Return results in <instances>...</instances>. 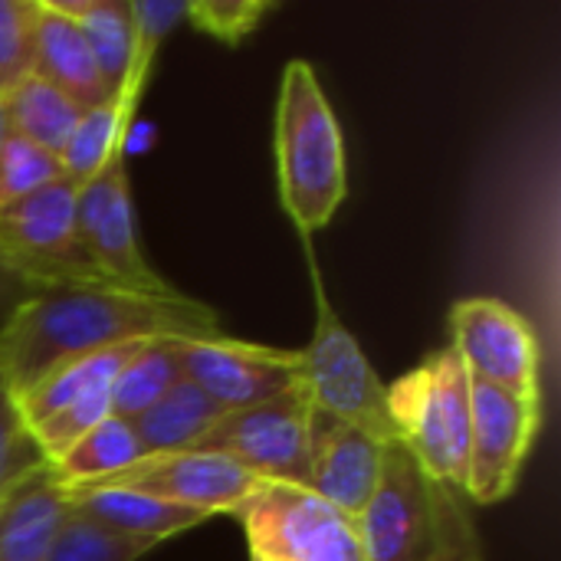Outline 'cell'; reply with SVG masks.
<instances>
[{
  "mask_svg": "<svg viewBox=\"0 0 561 561\" xmlns=\"http://www.w3.org/2000/svg\"><path fill=\"white\" fill-rule=\"evenodd\" d=\"M220 316L184 296H145L118 286L33 293L0 322V378L20 398L49 371L148 339H220Z\"/></svg>",
  "mask_w": 561,
  "mask_h": 561,
  "instance_id": "6da1fadb",
  "label": "cell"
},
{
  "mask_svg": "<svg viewBox=\"0 0 561 561\" xmlns=\"http://www.w3.org/2000/svg\"><path fill=\"white\" fill-rule=\"evenodd\" d=\"M355 523L365 561H483L460 493L437 483L401 440L388 444L381 483Z\"/></svg>",
  "mask_w": 561,
  "mask_h": 561,
  "instance_id": "7a4b0ae2",
  "label": "cell"
},
{
  "mask_svg": "<svg viewBox=\"0 0 561 561\" xmlns=\"http://www.w3.org/2000/svg\"><path fill=\"white\" fill-rule=\"evenodd\" d=\"M279 197L299 233L332 224L345 201V145L335 112L306 59H289L276 102Z\"/></svg>",
  "mask_w": 561,
  "mask_h": 561,
  "instance_id": "3957f363",
  "label": "cell"
},
{
  "mask_svg": "<svg viewBox=\"0 0 561 561\" xmlns=\"http://www.w3.org/2000/svg\"><path fill=\"white\" fill-rule=\"evenodd\" d=\"M398 440L414 460L454 493H463L470 444V375L454 348L421 362L388 388Z\"/></svg>",
  "mask_w": 561,
  "mask_h": 561,
  "instance_id": "277c9868",
  "label": "cell"
},
{
  "mask_svg": "<svg viewBox=\"0 0 561 561\" xmlns=\"http://www.w3.org/2000/svg\"><path fill=\"white\" fill-rule=\"evenodd\" d=\"M0 256L33 293L115 286L76 233V187L66 178L23 201L0 204Z\"/></svg>",
  "mask_w": 561,
  "mask_h": 561,
  "instance_id": "5b68a950",
  "label": "cell"
},
{
  "mask_svg": "<svg viewBox=\"0 0 561 561\" xmlns=\"http://www.w3.org/2000/svg\"><path fill=\"white\" fill-rule=\"evenodd\" d=\"M296 381L309 404L335 421H345L381 444H398V431L388 411V388L365 358L358 339L335 316L319 276H316V332L299 348Z\"/></svg>",
  "mask_w": 561,
  "mask_h": 561,
  "instance_id": "8992f818",
  "label": "cell"
},
{
  "mask_svg": "<svg viewBox=\"0 0 561 561\" xmlns=\"http://www.w3.org/2000/svg\"><path fill=\"white\" fill-rule=\"evenodd\" d=\"M233 516L256 559L365 561L358 523L306 486L260 483Z\"/></svg>",
  "mask_w": 561,
  "mask_h": 561,
  "instance_id": "52a82bcc",
  "label": "cell"
},
{
  "mask_svg": "<svg viewBox=\"0 0 561 561\" xmlns=\"http://www.w3.org/2000/svg\"><path fill=\"white\" fill-rule=\"evenodd\" d=\"M309 421L312 404L302 388L273 401L224 414L191 450L217 454L263 483L309 490Z\"/></svg>",
  "mask_w": 561,
  "mask_h": 561,
  "instance_id": "ba28073f",
  "label": "cell"
},
{
  "mask_svg": "<svg viewBox=\"0 0 561 561\" xmlns=\"http://www.w3.org/2000/svg\"><path fill=\"white\" fill-rule=\"evenodd\" d=\"M454 352L473 381L542 408V342L526 316L500 299H463L450 309Z\"/></svg>",
  "mask_w": 561,
  "mask_h": 561,
  "instance_id": "9c48e42d",
  "label": "cell"
},
{
  "mask_svg": "<svg viewBox=\"0 0 561 561\" xmlns=\"http://www.w3.org/2000/svg\"><path fill=\"white\" fill-rule=\"evenodd\" d=\"M76 233L99 270L118 286L145 296H171V289L141 256L135 207L128 191L125 148L108 158V164L76 187Z\"/></svg>",
  "mask_w": 561,
  "mask_h": 561,
  "instance_id": "30bf717a",
  "label": "cell"
},
{
  "mask_svg": "<svg viewBox=\"0 0 561 561\" xmlns=\"http://www.w3.org/2000/svg\"><path fill=\"white\" fill-rule=\"evenodd\" d=\"M542 408L470 378V444L463 496L493 506L510 500L519 483L523 463L539 437Z\"/></svg>",
  "mask_w": 561,
  "mask_h": 561,
  "instance_id": "8fae6325",
  "label": "cell"
},
{
  "mask_svg": "<svg viewBox=\"0 0 561 561\" xmlns=\"http://www.w3.org/2000/svg\"><path fill=\"white\" fill-rule=\"evenodd\" d=\"M178 358H181V375L194 381L204 394H210L227 414L273 401L299 388L296 381L299 352H286V348L240 342L230 335L181 339Z\"/></svg>",
  "mask_w": 561,
  "mask_h": 561,
  "instance_id": "7c38bea8",
  "label": "cell"
},
{
  "mask_svg": "<svg viewBox=\"0 0 561 561\" xmlns=\"http://www.w3.org/2000/svg\"><path fill=\"white\" fill-rule=\"evenodd\" d=\"M253 473L237 467L227 457L217 454H197V450H181V454H161V457H141L128 470L105 477L99 483L79 486V490H95V486H125L148 493L164 503H178L207 516L220 513H237L260 486Z\"/></svg>",
  "mask_w": 561,
  "mask_h": 561,
  "instance_id": "4fadbf2b",
  "label": "cell"
},
{
  "mask_svg": "<svg viewBox=\"0 0 561 561\" xmlns=\"http://www.w3.org/2000/svg\"><path fill=\"white\" fill-rule=\"evenodd\" d=\"M385 450L388 444H381L378 437L312 408L309 490L332 503L339 513L358 519L381 483Z\"/></svg>",
  "mask_w": 561,
  "mask_h": 561,
  "instance_id": "5bb4252c",
  "label": "cell"
},
{
  "mask_svg": "<svg viewBox=\"0 0 561 561\" xmlns=\"http://www.w3.org/2000/svg\"><path fill=\"white\" fill-rule=\"evenodd\" d=\"M69 519V490L53 463L0 496V561H46Z\"/></svg>",
  "mask_w": 561,
  "mask_h": 561,
  "instance_id": "9a60e30c",
  "label": "cell"
},
{
  "mask_svg": "<svg viewBox=\"0 0 561 561\" xmlns=\"http://www.w3.org/2000/svg\"><path fill=\"white\" fill-rule=\"evenodd\" d=\"M33 76L59 89L82 112H92L112 99L79 26L56 13L49 0H33Z\"/></svg>",
  "mask_w": 561,
  "mask_h": 561,
  "instance_id": "2e32d148",
  "label": "cell"
},
{
  "mask_svg": "<svg viewBox=\"0 0 561 561\" xmlns=\"http://www.w3.org/2000/svg\"><path fill=\"white\" fill-rule=\"evenodd\" d=\"M69 510L115 536L145 539L154 546L210 519L207 513H197V510H187L178 503H164L148 493H138V490H125V486L69 490Z\"/></svg>",
  "mask_w": 561,
  "mask_h": 561,
  "instance_id": "e0dca14e",
  "label": "cell"
},
{
  "mask_svg": "<svg viewBox=\"0 0 561 561\" xmlns=\"http://www.w3.org/2000/svg\"><path fill=\"white\" fill-rule=\"evenodd\" d=\"M49 7L79 26L105 92L122 95L135 69L131 0H49Z\"/></svg>",
  "mask_w": 561,
  "mask_h": 561,
  "instance_id": "ac0fdd59",
  "label": "cell"
},
{
  "mask_svg": "<svg viewBox=\"0 0 561 561\" xmlns=\"http://www.w3.org/2000/svg\"><path fill=\"white\" fill-rule=\"evenodd\" d=\"M227 411L204 394L194 381L181 378L154 408L131 421V431L145 450V457L181 454L191 450Z\"/></svg>",
  "mask_w": 561,
  "mask_h": 561,
  "instance_id": "d6986e66",
  "label": "cell"
},
{
  "mask_svg": "<svg viewBox=\"0 0 561 561\" xmlns=\"http://www.w3.org/2000/svg\"><path fill=\"white\" fill-rule=\"evenodd\" d=\"M0 102H3L7 128L56 158L82 118V108L72 99H66L59 89L43 82L39 76H26L7 95H0Z\"/></svg>",
  "mask_w": 561,
  "mask_h": 561,
  "instance_id": "ffe728a7",
  "label": "cell"
},
{
  "mask_svg": "<svg viewBox=\"0 0 561 561\" xmlns=\"http://www.w3.org/2000/svg\"><path fill=\"white\" fill-rule=\"evenodd\" d=\"M141 457H145V450H141L131 424L122 417H105L99 427H92L72 447H66L53 460V470L66 490H79V486H89V483H99L105 477L128 470Z\"/></svg>",
  "mask_w": 561,
  "mask_h": 561,
  "instance_id": "44dd1931",
  "label": "cell"
},
{
  "mask_svg": "<svg viewBox=\"0 0 561 561\" xmlns=\"http://www.w3.org/2000/svg\"><path fill=\"white\" fill-rule=\"evenodd\" d=\"M135 105H138L135 99L118 95L92 112H82L76 131L69 135L66 148L59 151L62 178L72 187H82L85 181H92L108 164V158L125 148V131H128V118H131Z\"/></svg>",
  "mask_w": 561,
  "mask_h": 561,
  "instance_id": "7402d4cb",
  "label": "cell"
},
{
  "mask_svg": "<svg viewBox=\"0 0 561 561\" xmlns=\"http://www.w3.org/2000/svg\"><path fill=\"white\" fill-rule=\"evenodd\" d=\"M181 339H151L115 378L112 388V417L135 421L148 408H154L184 375L178 358Z\"/></svg>",
  "mask_w": 561,
  "mask_h": 561,
  "instance_id": "603a6c76",
  "label": "cell"
},
{
  "mask_svg": "<svg viewBox=\"0 0 561 561\" xmlns=\"http://www.w3.org/2000/svg\"><path fill=\"white\" fill-rule=\"evenodd\" d=\"M154 549V542L145 539H125L115 536L69 510V519L53 542L46 561H138Z\"/></svg>",
  "mask_w": 561,
  "mask_h": 561,
  "instance_id": "cb8c5ba5",
  "label": "cell"
},
{
  "mask_svg": "<svg viewBox=\"0 0 561 561\" xmlns=\"http://www.w3.org/2000/svg\"><path fill=\"white\" fill-rule=\"evenodd\" d=\"M187 16V0H131V30H135V69L131 82L122 95L141 99L154 53L168 39V33Z\"/></svg>",
  "mask_w": 561,
  "mask_h": 561,
  "instance_id": "d4e9b609",
  "label": "cell"
},
{
  "mask_svg": "<svg viewBox=\"0 0 561 561\" xmlns=\"http://www.w3.org/2000/svg\"><path fill=\"white\" fill-rule=\"evenodd\" d=\"M46 454L36 444L16 394L0 378V496L10 493L23 477L46 467Z\"/></svg>",
  "mask_w": 561,
  "mask_h": 561,
  "instance_id": "484cf974",
  "label": "cell"
},
{
  "mask_svg": "<svg viewBox=\"0 0 561 561\" xmlns=\"http://www.w3.org/2000/svg\"><path fill=\"white\" fill-rule=\"evenodd\" d=\"M56 181H62L59 158L10 131L0 151V204L23 201Z\"/></svg>",
  "mask_w": 561,
  "mask_h": 561,
  "instance_id": "4316f807",
  "label": "cell"
},
{
  "mask_svg": "<svg viewBox=\"0 0 561 561\" xmlns=\"http://www.w3.org/2000/svg\"><path fill=\"white\" fill-rule=\"evenodd\" d=\"M276 10V3L266 0H187V16L194 23V30L233 46L240 39H247L263 16H270Z\"/></svg>",
  "mask_w": 561,
  "mask_h": 561,
  "instance_id": "83f0119b",
  "label": "cell"
},
{
  "mask_svg": "<svg viewBox=\"0 0 561 561\" xmlns=\"http://www.w3.org/2000/svg\"><path fill=\"white\" fill-rule=\"evenodd\" d=\"M33 76V0H0V95Z\"/></svg>",
  "mask_w": 561,
  "mask_h": 561,
  "instance_id": "f1b7e54d",
  "label": "cell"
},
{
  "mask_svg": "<svg viewBox=\"0 0 561 561\" xmlns=\"http://www.w3.org/2000/svg\"><path fill=\"white\" fill-rule=\"evenodd\" d=\"M33 296V289L7 266V260L0 256V322L16 309V306H23L26 299Z\"/></svg>",
  "mask_w": 561,
  "mask_h": 561,
  "instance_id": "f546056e",
  "label": "cell"
},
{
  "mask_svg": "<svg viewBox=\"0 0 561 561\" xmlns=\"http://www.w3.org/2000/svg\"><path fill=\"white\" fill-rule=\"evenodd\" d=\"M7 135H10V128H7V115H3V102H0V151H3Z\"/></svg>",
  "mask_w": 561,
  "mask_h": 561,
  "instance_id": "4dcf8cb0",
  "label": "cell"
},
{
  "mask_svg": "<svg viewBox=\"0 0 561 561\" xmlns=\"http://www.w3.org/2000/svg\"><path fill=\"white\" fill-rule=\"evenodd\" d=\"M250 561H266V559H256V556H250Z\"/></svg>",
  "mask_w": 561,
  "mask_h": 561,
  "instance_id": "1f68e13d",
  "label": "cell"
}]
</instances>
